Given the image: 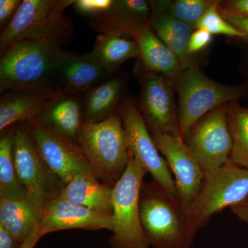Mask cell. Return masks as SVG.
<instances>
[{
	"label": "cell",
	"mask_w": 248,
	"mask_h": 248,
	"mask_svg": "<svg viewBox=\"0 0 248 248\" xmlns=\"http://www.w3.org/2000/svg\"><path fill=\"white\" fill-rule=\"evenodd\" d=\"M62 45L47 40H24L10 46L0 57V92H58Z\"/></svg>",
	"instance_id": "obj_1"
},
{
	"label": "cell",
	"mask_w": 248,
	"mask_h": 248,
	"mask_svg": "<svg viewBox=\"0 0 248 248\" xmlns=\"http://www.w3.org/2000/svg\"><path fill=\"white\" fill-rule=\"evenodd\" d=\"M140 213L150 246L192 248L197 232L191 224L187 209L155 181L142 184Z\"/></svg>",
	"instance_id": "obj_2"
},
{
	"label": "cell",
	"mask_w": 248,
	"mask_h": 248,
	"mask_svg": "<svg viewBox=\"0 0 248 248\" xmlns=\"http://www.w3.org/2000/svg\"><path fill=\"white\" fill-rule=\"evenodd\" d=\"M76 0H24L17 14L0 35V52L24 40H47L63 45L73 33L65 16Z\"/></svg>",
	"instance_id": "obj_3"
},
{
	"label": "cell",
	"mask_w": 248,
	"mask_h": 248,
	"mask_svg": "<svg viewBox=\"0 0 248 248\" xmlns=\"http://www.w3.org/2000/svg\"><path fill=\"white\" fill-rule=\"evenodd\" d=\"M94 175L113 187L128 165L129 152L120 112L84 123L78 141Z\"/></svg>",
	"instance_id": "obj_4"
},
{
	"label": "cell",
	"mask_w": 248,
	"mask_h": 248,
	"mask_svg": "<svg viewBox=\"0 0 248 248\" xmlns=\"http://www.w3.org/2000/svg\"><path fill=\"white\" fill-rule=\"evenodd\" d=\"M179 97V135L184 140L191 128L212 110L247 95L244 85L230 86L209 79L192 65L174 81Z\"/></svg>",
	"instance_id": "obj_5"
},
{
	"label": "cell",
	"mask_w": 248,
	"mask_h": 248,
	"mask_svg": "<svg viewBox=\"0 0 248 248\" xmlns=\"http://www.w3.org/2000/svg\"><path fill=\"white\" fill-rule=\"evenodd\" d=\"M146 173V170L129 153L125 172L113 186V226L110 239L112 248H150L140 213V191Z\"/></svg>",
	"instance_id": "obj_6"
},
{
	"label": "cell",
	"mask_w": 248,
	"mask_h": 248,
	"mask_svg": "<svg viewBox=\"0 0 248 248\" xmlns=\"http://www.w3.org/2000/svg\"><path fill=\"white\" fill-rule=\"evenodd\" d=\"M248 196V170L228 161L205 172L200 193L187 210L191 224L198 232L214 215L241 203Z\"/></svg>",
	"instance_id": "obj_7"
},
{
	"label": "cell",
	"mask_w": 248,
	"mask_h": 248,
	"mask_svg": "<svg viewBox=\"0 0 248 248\" xmlns=\"http://www.w3.org/2000/svg\"><path fill=\"white\" fill-rule=\"evenodd\" d=\"M14 154L27 198L43 213L45 205L60 195L64 184L46 164L24 122L15 125Z\"/></svg>",
	"instance_id": "obj_8"
},
{
	"label": "cell",
	"mask_w": 248,
	"mask_h": 248,
	"mask_svg": "<svg viewBox=\"0 0 248 248\" xmlns=\"http://www.w3.org/2000/svg\"><path fill=\"white\" fill-rule=\"evenodd\" d=\"M129 153L149 172L153 181L162 186L173 198L178 199L175 182L166 160L159 155L144 117L131 99L124 101L119 110Z\"/></svg>",
	"instance_id": "obj_9"
},
{
	"label": "cell",
	"mask_w": 248,
	"mask_h": 248,
	"mask_svg": "<svg viewBox=\"0 0 248 248\" xmlns=\"http://www.w3.org/2000/svg\"><path fill=\"white\" fill-rule=\"evenodd\" d=\"M228 104L204 116L184 139L205 172L229 161L232 139L228 125Z\"/></svg>",
	"instance_id": "obj_10"
},
{
	"label": "cell",
	"mask_w": 248,
	"mask_h": 248,
	"mask_svg": "<svg viewBox=\"0 0 248 248\" xmlns=\"http://www.w3.org/2000/svg\"><path fill=\"white\" fill-rule=\"evenodd\" d=\"M24 123L46 164L64 186L79 174H94L78 144L60 136L37 120Z\"/></svg>",
	"instance_id": "obj_11"
},
{
	"label": "cell",
	"mask_w": 248,
	"mask_h": 248,
	"mask_svg": "<svg viewBox=\"0 0 248 248\" xmlns=\"http://www.w3.org/2000/svg\"><path fill=\"white\" fill-rule=\"evenodd\" d=\"M144 69L139 74L141 87L140 110L147 125L152 132L180 136L173 81Z\"/></svg>",
	"instance_id": "obj_12"
},
{
	"label": "cell",
	"mask_w": 248,
	"mask_h": 248,
	"mask_svg": "<svg viewBox=\"0 0 248 248\" xmlns=\"http://www.w3.org/2000/svg\"><path fill=\"white\" fill-rule=\"evenodd\" d=\"M151 135L174 174L179 200L188 210L200 193L205 172L180 136L156 132H152Z\"/></svg>",
	"instance_id": "obj_13"
},
{
	"label": "cell",
	"mask_w": 248,
	"mask_h": 248,
	"mask_svg": "<svg viewBox=\"0 0 248 248\" xmlns=\"http://www.w3.org/2000/svg\"><path fill=\"white\" fill-rule=\"evenodd\" d=\"M42 237L49 233L66 230L81 229L112 231V215L83 206L58 197L44 208L41 220Z\"/></svg>",
	"instance_id": "obj_14"
},
{
	"label": "cell",
	"mask_w": 248,
	"mask_h": 248,
	"mask_svg": "<svg viewBox=\"0 0 248 248\" xmlns=\"http://www.w3.org/2000/svg\"><path fill=\"white\" fill-rule=\"evenodd\" d=\"M112 76L103 68L92 51H63L58 66L59 91L81 96Z\"/></svg>",
	"instance_id": "obj_15"
},
{
	"label": "cell",
	"mask_w": 248,
	"mask_h": 248,
	"mask_svg": "<svg viewBox=\"0 0 248 248\" xmlns=\"http://www.w3.org/2000/svg\"><path fill=\"white\" fill-rule=\"evenodd\" d=\"M150 1L145 0H115L107 11L90 18L89 25L99 34L123 36L133 39L139 27L150 22Z\"/></svg>",
	"instance_id": "obj_16"
},
{
	"label": "cell",
	"mask_w": 248,
	"mask_h": 248,
	"mask_svg": "<svg viewBox=\"0 0 248 248\" xmlns=\"http://www.w3.org/2000/svg\"><path fill=\"white\" fill-rule=\"evenodd\" d=\"M84 119V98L59 91L49 98L42 114L35 120L78 144Z\"/></svg>",
	"instance_id": "obj_17"
},
{
	"label": "cell",
	"mask_w": 248,
	"mask_h": 248,
	"mask_svg": "<svg viewBox=\"0 0 248 248\" xmlns=\"http://www.w3.org/2000/svg\"><path fill=\"white\" fill-rule=\"evenodd\" d=\"M133 39L138 46L140 58L144 68L162 75L174 82L183 71L180 63L149 24L139 27L133 34Z\"/></svg>",
	"instance_id": "obj_18"
},
{
	"label": "cell",
	"mask_w": 248,
	"mask_h": 248,
	"mask_svg": "<svg viewBox=\"0 0 248 248\" xmlns=\"http://www.w3.org/2000/svg\"><path fill=\"white\" fill-rule=\"evenodd\" d=\"M59 92V91H58ZM55 93L9 91L0 99V130L38 118L47 100Z\"/></svg>",
	"instance_id": "obj_19"
},
{
	"label": "cell",
	"mask_w": 248,
	"mask_h": 248,
	"mask_svg": "<svg viewBox=\"0 0 248 248\" xmlns=\"http://www.w3.org/2000/svg\"><path fill=\"white\" fill-rule=\"evenodd\" d=\"M113 187L91 173L79 174L63 186L59 197L73 203L112 215Z\"/></svg>",
	"instance_id": "obj_20"
},
{
	"label": "cell",
	"mask_w": 248,
	"mask_h": 248,
	"mask_svg": "<svg viewBox=\"0 0 248 248\" xmlns=\"http://www.w3.org/2000/svg\"><path fill=\"white\" fill-rule=\"evenodd\" d=\"M149 25L177 56L182 71L194 65L188 53V44L192 32L197 29L153 9Z\"/></svg>",
	"instance_id": "obj_21"
},
{
	"label": "cell",
	"mask_w": 248,
	"mask_h": 248,
	"mask_svg": "<svg viewBox=\"0 0 248 248\" xmlns=\"http://www.w3.org/2000/svg\"><path fill=\"white\" fill-rule=\"evenodd\" d=\"M41 212L33 203L23 198H0V223L23 243L39 226Z\"/></svg>",
	"instance_id": "obj_22"
},
{
	"label": "cell",
	"mask_w": 248,
	"mask_h": 248,
	"mask_svg": "<svg viewBox=\"0 0 248 248\" xmlns=\"http://www.w3.org/2000/svg\"><path fill=\"white\" fill-rule=\"evenodd\" d=\"M123 90V79L119 76L110 77L90 90L84 98V123L101 122L118 112Z\"/></svg>",
	"instance_id": "obj_23"
},
{
	"label": "cell",
	"mask_w": 248,
	"mask_h": 248,
	"mask_svg": "<svg viewBox=\"0 0 248 248\" xmlns=\"http://www.w3.org/2000/svg\"><path fill=\"white\" fill-rule=\"evenodd\" d=\"M92 52L103 68L111 75H113L124 62L140 58L136 42L120 35L99 34Z\"/></svg>",
	"instance_id": "obj_24"
},
{
	"label": "cell",
	"mask_w": 248,
	"mask_h": 248,
	"mask_svg": "<svg viewBox=\"0 0 248 248\" xmlns=\"http://www.w3.org/2000/svg\"><path fill=\"white\" fill-rule=\"evenodd\" d=\"M15 126L1 131L0 138V198L27 197L16 170L14 159Z\"/></svg>",
	"instance_id": "obj_25"
},
{
	"label": "cell",
	"mask_w": 248,
	"mask_h": 248,
	"mask_svg": "<svg viewBox=\"0 0 248 248\" xmlns=\"http://www.w3.org/2000/svg\"><path fill=\"white\" fill-rule=\"evenodd\" d=\"M228 120L232 139L229 161L248 170V108L229 103Z\"/></svg>",
	"instance_id": "obj_26"
},
{
	"label": "cell",
	"mask_w": 248,
	"mask_h": 248,
	"mask_svg": "<svg viewBox=\"0 0 248 248\" xmlns=\"http://www.w3.org/2000/svg\"><path fill=\"white\" fill-rule=\"evenodd\" d=\"M215 2V1L210 0L150 1L152 9L175 18L195 29L201 19Z\"/></svg>",
	"instance_id": "obj_27"
},
{
	"label": "cell",
	"mask_w": 248,
	"mask_h": 248,
	"mask_svg": "<svg viewBox=\"0 0 248 248\" xmlns=\"http://www.w3.org/2000/svg\"><path fill=\"white\" fill-rule=\"evenodd\" d=\"M219 1H215L197 24L196 29H203L212 35H223L244 39V35L237 29L227 22L219 11Z\"/></svg>",
	"instance_id": "obj_28"
},
{
	"label": "cell",
	"mask_w": 248,
	"mask_h": 248,
	"mask_svg": "<svg viewBox=\"0 0 248 248\" xmlns=\"http://www.w3.org/2000/svg\"><path fill=\"white\" fill-rule=\"evenodd\" d=\"M115 0H76L75 9L79 14L90 18L107 11L113 4Z\"/></svg>",
	"instance_id": "obj_29"
},
{
	"label": "cell",
	"mask_w": 248,
	"mask_h": 248,
	"mask_svg": "<svg viewBox=\"0 0 248 248\" xmlns=\"http://www.w3.org/2000/svg\"><path fill=\"white\" fill-rule=\"evenodd\" d=\"M213 35L208 31L203 29H197L191 35L188 44V53L191 56L202 50L210 45L213 41Z\"/></svg>",
	"instance_id": "obj_30"
},
{
	"label": "cell",
	"mask_w": 248,
	"mask_h": 248,
	"mask_svg": "<svg viewBox=\"0 0 248 248\" xmlns=\"http://www.w3.org/2000/svg\"><path fill=\"white\" fill-rule=\"evenodd\" d=\"M22 2V1L21 0H1L0 1L1 31L4 30L13 20Z\"/></svg>",
	"instance_id": "obj_31"
},
{
	"label": "cell",
	"mask_w": 248,
	"mask_h": 248,
	"mask_svg": "<svg viewBox=\"0 0 248 248\" xmlns=\"http://www.w3.org/2000/svg\"><path fill=\"white\" fill-rule=\"evenodd\" d=\"M219 11L227 22H229L232 27L243 34L244 40L248 43V17L227 11L221 8L220 4Z\"/></svg>",
	"instance_id": "obj_32"
},
{
	"label": "cell",
	"mask_w": 248,
	"mask_h": 248,
	"mask_svg": "<svg viewBox=\"0 0 248 248\" xmlns=\"http://www.w3.org/2000/svg\"><path fill=\"white\" fill-rule=\"evenodd\" d=\"M22 244L0 223V248H20Z\"/></svg>",
	"instance_id": "obj_33"
},
{
	"label": "cell",
	"mask_w": 248,
	"mask_h": 248,
	"mask_svg": "<svg viewBox=\"0 0 248 248\" xmlns=\"http://www.w3.org/2000/svg\"><path fill=\"white\" fill-rule=\"evenodd\" d=\"M224 6L220 5L221 8L241 16L248 17V0H232L225 2Z\"/></svg>",
	"instance_id": "obj_34"
},
{
	"label": "cell",
	"mask_w": 248,
	"mask_h": 248,
	"mask_svg": "<svg viewBox=\"0 0 248 248\" xmlns=\"http://www.w3.org/2000/svg\"><path fill=\"white\" fill-rule=\"evenodd\" d=\"M231 210L241 221L248 223V196L241 203L232 207Z\"/></svg>",
	"instance_id": "obj_35"
},
{
	"label": "cell",
	"mask_w": 248,
	"mask_h": 248,
	"mask_svg": "<svg viewBox=\"0 0 248 248\" xmlns=\"http://www.w3.org/2000/svg\"><path fill=\"white\" fill-rule=\"evenodd\" d=\"M42 237L41 234V226L36 227L35 229L31 233L30 236L22 243L20 248H34L39 240Z\"/></svg>",
	"instance_id": "obj_36"
},
{
	"label": "cell",
	"mask_w": 248,
	"mask_h": 248,
	"mask_svg": "<svg viewBox=\"0 0 248 248\" xmlns=\"http://www.w3.org/2000/svg\"><path fill=\"white\" fill-rule=\"evenodd\" d=\"M247 62H246V66H245V71H246V74L247 75L248 78V56Z\"/></svg>",
	"instance_id": "obj_37"
}]
</instances>
